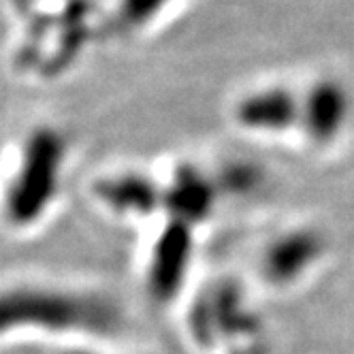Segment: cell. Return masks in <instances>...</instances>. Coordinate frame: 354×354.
I'll use <instances>...</instances> for the list:
<instances>
[{
    "label": "cell",
    "instance_id": "cell-1",
    "mask_svg": "<svg viewBox=\"0 0 354 354\" xmlns=\"http://www.w3.org/2000/svg\"><path fill=\"white\" fill-rule=\"evenodd\" d=\"M124 312L113 297L54 282L0 286V342L24 335L109 339L122 331Z\"/></svg>",
    "mask_w": 354,
    "mask_h": 354
},
{
    "label": "cell",
    "instance_id": "cell-2",
    "mask_svg": "<svg viewBox=\"0 0 354 354\" xmlns=\"http://www.w3.org/2000/svg\"><path fill=\"white\" fill-rule=\"evenodd\" d=\"M66 160V141L52 129L41 126L21 145L17 162L0 196V216L13 231H30L52 212L60 194Z\"/></svg>",
    "mask_w": 354,
    "mask_h": 354
},
{
    "label": "cell",
    "instance_id": "cell-3",
    "mask_svg": "<svg viewBox=\"0 0 354 354\" xmlns=\"http://www.w3.org/2000/svg\"><path fill=\"white\" fill-rule=\"evenodd\" d=\"M192 252L194 229L177 220H167L145 259V288L151 299L169 303L180 295L190 273Z\"/></svg>",
    "mask_w": 354,
    "mask_h": 354
},
{
    "label": "cell",
    "instance_id": "cell-4",
    "mask_svg": "<svg viewBox=\"0 0 354 354\" xmlns=\"http://www.w3.org/2000/svg\"><path fill=\"white\" fill-rule=\"evenodd\" d=\"M324 254V245L314 231L292 229L269 239L261 252L259 269L267 286L290 288L301 284Z\"/></svg>",
    "mask_w": 354,
    "mask_h": 354
},
{
    "label": "cell",
    "instance_id": "cell-5",
    "mask_svg": "<svg viewBox=\"0 0 354 354\" xmlns=\"http://www.w3.org/2000/svg\"><path fill=\"white\" fill-rule=\"evenodd\" d=\"M299 129L314 145H331L348 129L352 115L350 92L333 77L316 80L303 96H299Z\"/></svg>",
    "mask_w": 354,
    "mask_h": 354
},
{
    "label": "cell",
    "instance_id": "cell-6",
    "mask_svg": "<svg viewBox=\"0 0 354 354\" xmlns=\"http://www.w3.org/2000/svg\"><path fill=\"white\" fill-rule=\"evenodd\" d=\"M160 188H162L160 212H167L169 220L188 224L194 231L196 226L209 220L220 198L216 177L205 175L192 165L175 169L171 180Z\"/></svg>",
    "mask_w": 354,
    "mask_h": 354
},
{
    "label": "cell",
    "instance_id": "cell-7",
    "mask_svg": "<svg viewBox=\"0 0 354 354\" xmlns=\"http://www.w3.org/2000/svg\"><path fill=\"white\" fill-rule=\"evenodd\" d=\"M94 196L111 216L126 222L147 220L160 212L162 188L139 171H122L109 177H103L94 186Z\"/></svg>",
    "mask_w": 354,
    "mask_h": 354
},
{
    "label": "cell",
    "instance_id": "cell-8",
    "mask_svg": "<svg viewBox=\"0 0 354 354\" xmlns=\"http://www.w3.org/2000/svg\"><path fill=\"white\" fill-rule=\"evenodd\" d=\"M301 103L297 92L282 86H267L245 94L235 109L237 124L243 131L263 137H277L299 126Z\"/></svg>",
    "mask_w": 354,
    "mask_h": 354
},
{
    "label": "cell",
    "instance_id": "cell-9",
    "mask_svg": "<svg viewBox=\"0 0 354 354\" xmlns=\"http://www.w3.org/2000/svg\"><path fill=\"white\" fill-rule=\"evenodd\" d=\"M162 3L165 0H126L124 13L129 15L133 21H139V19L149 17L151 13H156Z\"/></svg>",
    "mask_w": 354,
    "mask_h": 354
},
{
    "label": "cell",
    "instance_id": "cell-10",
    "mask_svg": "<svg viewBox=\"0 0 354 354\" xmlns=\"http://www.w3.org/2000/svg\"><path fill=\"white\" fill-rule=\"evenodd\" d=\"M71 354H96V352H92V350H84V352H71Z\"/></svg>",
    "mask_w": 354,
    "mask_h": 354
}]
</instances>
